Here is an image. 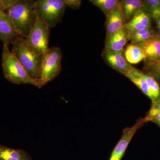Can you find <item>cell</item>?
Wrapping results in <instances>:
<instances>
[{"instance_id":"44dd1931","label":"cell","mask_w":160,"mask_h":160,"mask_svg":"<svg viewBox=\"0 0 160 160\" xmlns=\"http://www.w3.org/2000/svg\"><path fill=\"white\" fill-rule=\"evenodd\" d=\"M90 2L101 9L106 16L120 3L118 0H90Z\"/></svg>"},{"instance_id":"30bf717a","label":"cell","mask_w":160,"mask_h":160,"mask_svg":"<svg viewBox=\"0 0 160 160\" xmlns=\"http://www.w3.org/2000/svg\"><path fill=\"white\" fill-rule=\"evenodd\" d=\"M19 36L8 14L6 12L0 11V41L3 45L9 47Z\"/></svg>"},{"instance_id":"9c48e42d","label":"cell","mask_w":160,"mask_h":160,"mask_svg":"<svg viewBox=\"0 0 160 160\" xmlns=\"http://www.w3.org/2000/svg\"><path fill=\"white\" fill-rule=\"evenodd\" d=\"M102 57L107 65L121 74L124 75L132 68L125 58L124 52H114L104 49Z\"/></svg>"},{"instance_id":"cb8c5ba5","label":"cell","mask_w":160,"mask_h":160,"mask_svg":"<svg viewBox=\"0 0 160 160\" xmlns=\"http://www.w3.org/2000/svg\"><path fill=\"white\" fill-rule=\"evenodd\" d=\"M17 0H0V11L6 12Z\"/></svg>"},{"instance_id":"8fae6325","label":"cell","mask_w":160,"mask_h":160,"mask_svg":"<svg viewBox=\"0 0 160 160\" xmlns=\"http://www.w3.org/2000/svg\"><path fill=\"white\" fill-rule=\"evenodd\" d=\"M130 40V33L125 26L105 40L104 49L114 52H124L125 46Z\"/></svg>"},{"instance_id":"7a4b0ae2","label":"cell","mask_w":160,"mask_h":160,"mask_svg":"<svg viewBox=\"0 0 160 160\" xmlns=\"http://www.w3.org/2000/svg\"><path fill=\"white\" fill-rule=\"evenodd\" d=\"M6 12L11 19L19 35L27 38L37 20L36 1L17 0Z\"/></svg>"},{"instance_id":"484cf974","label":"cell","mask_w":160,"mask_h":160,"mask_svg":"<svg viewBox=\"0 0 160 160\" xmlns=\"http://www.w3.org/2000/svg\"><path fill=\"white\" fill-rule=\"evenodd\" d=\"M150 122L154 123L160 127V112L152 117L150 119Z\"/></svg>"},{"instance_id":"9a60e30c","label":"cell","mask_w":160,"mask_h":160,"mask_svg":"<svg viewBox=\"0 0 160 160\" xmlns=\"http://www.w3.org/2000/svg\"><path fill=\"white\" fill-rule=\"evenodd\" d=\"M0 160H32V159L24 149H13L0 145Z\"/></svg>"},{"instance_id":"52a82bcc","label":"cell","mask_w":160,"mask_h":160,"mask_svg":"<svg viewBox=\"0 0 160 160\" xmlns=\"http://www.w3.org/2000/svg\"><path fill=\"white\" fill-rule=\"evenodd\" d=\"M149 122L146 117L140 118L131 127H127L123 129L122 134L118 142L112 150L109 160H121L124 156L127 147L138 129Z\"/></svg>"},{"instance_id":"ba28073f","label":"cell","mask_w":160,"mask_h":160,"mask_svg":"<svg viewBox=\"0 0 160 160\" xmlns=\"http://www.w3.org/2000/svg\"><path fill=\"white\" fill-rule=\"evenodd\" d=\"M135 44L139 46L145 53L144 64L160 61V34L158 32L149 39Z\"/></svg>"},{"instance_id":"ffe728a7","label":"cell","mask_w":160,"mask_h":160,"mask_svg":"<svg viewBox=\"0 0 160 160\" xmlns=\"http://www.w3.org/2000/svg\"><path fill=\"white\" fill-rule=\"evenodd\" d=\"M142 9L155 21L160 17V0H145Z\"/></svg>"},{"instance_id":"4fadbf2b","label":"cell","mask_w":160,"mask_h":160,"mask_svg":"<svg viewBox=\"0 0 160 160\" xmlns=\"http://www.w3.org/2000/svg\"><path fill=\"white\" fill-rule=\"evenodd\" d=\"M152 20L150 16L142 9L124 26L131 34L136 32L152 27Z\"/></svg>"},{"instance_id":"ac0fdd59","label":"cell","mask_w":160,"mask_h":160,"mask_svg":"<svg viewBox=\"0 0 160 160\" xmlns=\"http://www.w3.org/2000/svg\"><path fill=\"white\" fill-rule=\"evenodd\" d=\"M158 32L156 31L152 27H149L130 34L129 41L131 44H136L144 42L150 39Z\"/></svg>"},{"instance_id":"6da1fadb","label":"cell","mask_w":160,"mask_h":160,"mask_svg":"<svg viewBox=\"0 0 160 160\" xmlns=\"http://www.w3.org/2000/svg\"><path fill=\"white\" fill-rule=\"evenodd\" d=\"M11 52L21 63L29 75L38 81L44 56L26 42V38L19 36L12 43Z\"/></svg>"},{"instance_id":"d4e9b609","label":"cell","mask_w":160,"mask_h":160,"mask_svg":"<svg viewBox=\"0 0 160 160\" xmlns=\"http://www.w3.org/2000/svg\"><path fill=\"white\" fill-rule=\"evenodd\" d=\"M66 6L73 9H79L82 5L81 0H64Z\"/></svg>"},{"instance_id":"2e32d148","label":"cell","mask_w":160,"mask_h":160,"mask_svg":"<svg viewBox=\"0 0 160 160\" xmlns=\"http://www.w3.org/2000/svg\"><path fill=\"white\" fill-rule=\"evenodd\" d=\"M124 75L137 86L144 94L151 99L150 90L146 82L140 75L139 69L132 66L131 69L125 73Z\"/></svg>"},{"instance_id":"5bb4252c","label":"cell","mask_w":160,"mask_h":160,"mask_svg":"<svg viewBox=\"0 0 160 160\" xmlns=\"http://www.w3.org/2000/svg\"><path fill=\"white\" fill-rule=\"evenodd\" d=\"M145 0H122L120 1L126 23L129 22L135 15L142 9Z\"/></svg>"},{"instance_id":"603a6c76","label":"cell","mask_w":160,"mask_h":160,"mask_svg":"<svg viewBox=\"0 0 160 160\" xmlns=\"http://www.w3.org/2000/svg\"><path fill=\"white\" fill-rule=\"evenodd\" d=\"M160 112V96L158 98L152 101V105L146 117L150 122V119L155 115Z\"/></svg>"},{"instance_id":"277c9868","label":"cell","mask_w":160,"mask_h":160,"mask_svg":"<svg viewBox=\"0 0 160 160\" xmlns=\"http://www.w3.org/2000/svg\"><path fill=\"white\" fill-rule=\"evenodd\" d=\"M36 6L38 17L50 30L62 22L67 7L64 0H38Z\"/></svg>"},{"instance_id":"5b68a950","label":"cell","mask_w":160,"mask_h":160,"mask_svg":"<svg viewBox=\"0 0 160 160\" xmlns=\"http://www.w3.org/2000/svg\"><path fill=\"white\" fill-rule=\"evenodd\" d=\"M62 54L58 47L49 48L43 58L39 80L40 88L52 81L62 71Z\"/></svg>"},{"instance_id":"4316f807","label":"cell","mask_w":160,"mask_h":160,"mask_svg":"<svg viewBox=\"0 0 160 160\" xmlns=\"http://www.w3.org/2000/svg\"><path fill=\"white\" fill-rule=\"evenodd\" d=\"M155 22L156 23L157 28L158 29L157 31L160 34V17L158 19L156 20Z\"/></svg>"},{"instance_id":"7c38bea8","label":"cell","mask_w":160,"mask_h":160,"mask_svg":"<svg viewBox=\"0 0 160 160\" xmlns=\"http://www.w3.org/2000/svg\"><path fill=\"white\" fill-rule=\"evenodd\" d=\"M126 24L122 8L119 4L106 16L105 26L106 39L121 29Z\"/></svg>"},{"instance_id":"d6986e66","label":"cell","mask_w":160,"mask_h":160,"mask_svg":"<svg viewBox=\"0 0 160 160\" xmlns=\"http://www.w3.org/2000/svg\"><path fill=\"white\" fill-rule=\"evenodd\" d=\"M140 74L146 82L150 90L151 101H153L160 96V86L154 78L139 70Z\"/></svg>"},{"instance_id":"7402d4cb","label":"cell","mask_w":160,"mask_h":160,"mask_svg":"<svg viewBox=\"0 0 160 160\" xmlns=\"http://www.w3.org/2000/svg\"><path fill=\"white\" fill-rule=\"evenodd\" d=\"M142 71L154 78L160 85V61L150 64H144Z\"/></svg>"},{"instance_id":"e0dca14e","label":"cell","mask_w":160,"mask_h":160,"mask_svg":"<svg viewBox=\"0 0 160 160\" xmlns=\"http://www.w3.org/2000/svg\"><path fill=\"white\" fill-rule=\"evenodd\" d=\"M124 56L129 64H137L145 59L142 49L135 44H129L124 51Z\"/></svg>"},{"instance_id":"3957f363","label":"cell","mask_w":160,"mask_h":160,"mask_svg":"<svg viewBox=\"0 0 160 160\" xmlns=\"http://www.w3.org/2000/svg\"><path fill=\"white\" fill-rule=\"evenodd\" d=\"M2 67L5 78L12 84H30L40 88L38 81L31 77L19 60L11 53L9 47L5 44L2 52Z\"/></svg>"},{"instance_id":"8992f818","label":"cell","mask_w":160,"mask_h":160,"mask_svg":"<svg viewBox=\"0 0 160 160\" xmlns=\"http://www.w3.org/2000/svg\"><path fill=\"white\" fill-rule=\"evenodd\" d=\"M50 30L47 25L38 17L34 27L26 38V42L45 56L49 49Z\"/></svg>"}]
</instances>
